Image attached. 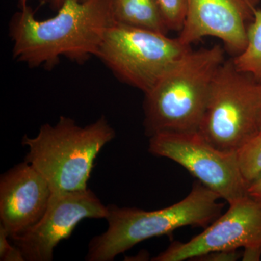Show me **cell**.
<instances>
[{
  "label": "cell",
  "instance_id": "obj_1",
  "mask_svg": "<svg viewBox=\"0 0 261 261\" xmlns=\"http://www.w3.org/2000/svg\"><path fill=\"white\" fill-rule=\"evenodd\" d=\"M115 23L111 0H65L53 18L39 20L28 6L10 20L14 59L51 70L65 57L84 64L96 56L105 33Z\"/></svg>",
  "mask_w": 261,
  "mask_h": 261
},
{
  "label": "cell",
  "instance_id": "obj_2",
  "mask_svg": "<svg viewBox=\"0 0 261 261\" xmlns=\"http://www.w3.org/2000/svg\"><path fill=\"white\" fill-rule=\"evenodd\" d=\"M220 45L192 50L171 68L145 94V132H198L215 75L224 62Z\"/></svg>",
  "mask_w": 261,
  "mask_h": 261
},
{
  "label": "cell",
  "instance_id": "obj_3",
  "mask_svg": "<svg viewBox=\"0 0 261 261\" xmlns=\"http://www.w3.org/2000/svg\"><path fill=\"white\" fill-rule=\"evenodd\" d=\"M219 199L216 192L199 182L184 200L161 210L107 205L108 229L89 242L86 260H113L148 239L171 234L184 226L206 227L221 216L224 205L218 202Z\"/></svg>",
  "mask_w": 261,
  "mask_h": 261
},
{
  "label": "cell",
  "instance_id": "obj_4",
  "mask_svg": "<svg viewBox=\"0 0 261 261\" xmlns=\"http://www.w3.org/2000/svg\"><path fill=\"white\" fill-rule=\"evenodd\" d=\"M116 132L105 116L82 127L61 116L56 125L44 124L36 137L24 136L29 147L25 161L47 180L53 192L87 189L94 161Z\"/></svg>",
  "mask_w": 261,
  "mask_h": 261
},
{
  "label": "cell",
  "instance_id": "obj_5",
  "mask_svg": "<svg viewBox=\"0 0 261 261\" xmlns=\"http://www.w3.org/2000/svg\"><path fill=\"white\" fill-rule=\"evenodd\" d=\"M261 130V82L224 61L215 75L198 133L214 148L237 153Z\"/></svg>",
  "mask_w": 261,
  "mask_h": 261
},
{
  "label": "cell",
  "instance_id": "obj_6",
  "mask_svg": "<svg viewBox=\"0 0 261 261\" xmlns=\"http://www.w3.org/2000/svg\"><path fill=\"white\" fill-rule=\"evenodd\" d=\"M192 50L178 38L115 23L105 33L96 57L118 80L146 94Z\"/></svg>",
  "mask_w": 261,
  "mask_h": 261
},
{
  "label": "cell",
  "instance_id": "obj_7",
  "mask_svg": "<svg viewBox=\"0 0 261 261\" xmlns=\"http://www.w3.org/2000/svg\"><path fill=\"white\" fill-rule=\"evenodd\" d=\"M148 150L181 165L228 204L247 195L237 153L214 148L198 132L157 134L149 137Z\"/></svg>",
  "mask_w": 261,
  "mask_h": 261
},
{
  "label": "cell",
  "instance_id": "obj_8",
  "mask_svg": "<svg viewBox=\"0 0 261 261\" xmlns=\"http://www.w3.org/2000/svg\"><path fill=\"white\" fill-rule=\"evenodd\" d=\"M108 207L92 190L53 192L42 219L25 232L10 238L25 260L51 261L54 250L69 238L82 220L106 219Z\"/></svg>",
  "mask_w": 261,
  "mask_h": 261
},
{
  "label": "cell",
  "instance_id": "obj_9",
  "mask_svg": "<svg viewBox=\"0 0 261 261\" xmlns=\"http://www.w3.org/2000/svg\"><path fill=\"white\" fill-rule=\"evenodd\" d=\"M187 243L175 242L154 261H183L218 250L261 249V205L248 195Z\"/></svg>",
  "mask_w": 261,
  "mask_h": 261
},
{
  "label": "cell",
  "instance_id": "obj_10",
  "mask_svg": "<svg viewBox=\"0 0 261 261\" xmlns=\"http://www.w3.org/2000/svg\"><path fill=\"white\" fill-rule=\"evenodd\" d=\"M258 0H188L186 19L178 39L186 45L204 37L222 41L236 56L247 45V22Z\"/></svg>",
  "mask_w": 261,
  "mask_h": 261
},
{
  "label": "cell",
  "instance_id": "obj_11",
  "mask_svg": "<svg viewBox=\"0 0 261 261\" xmlns=\"http://www.w3.org/2000/svg\"><path fill=\"white\" fill-rule=\"evenodd\" d=\"M53 194L44 176L27 161L10 168L0 178V221L10 238L37 224Z\"/></svg>",
  "mask_w": 261,
  "mask_h": 261
},
{
  "label": "cell",
  "instance_id": "obj_12",
  "mask_svg": "<svg viewBox=\"0 0 261 261\" xmlns=\"http://www.w3.org/2000/svg\"><path fill=\"white\" fill-rule=\"evenodd\" d=\"M115 23L168 34L157 0H111Z\"/></svg>",
  "mask_w": 261,
  "mask_h": 261
},
{
  "label": "cell",
  "instance_id": "obj_13",
  "mask_svg": "<svg viewBox=\"0 0 261 261\" xmlns=\"http://www.w3.org/2000/svg\"><path fill=\"white\" fill-rule=\"evenodd\" d=\"M247 45L233 58L237 69L252 75L261 82V10H254V16L248 25Z\"/></svg>",
  "mask_w": 261,
  "mask_h": 261
},
{
  "label": "cell",
  "instance_id": "obj_14",
  "mask_svg": "<svg viewBox=\"0 0 261 261\" xmlns=\"http://www.w3.org/2000/svg\"><path fill=\"white\" fill-rule=\"evenodd\" d=\"M242 176L250 185L261 175V130L237 152Z\"/></svg>",
  "mask_w": 261,
  "mask_h": 261
},
{
  "label": "cell",
  "instance_id": "obj_15",
  "mask_svg": "<svg viewBox=\"0 0 261 261\" xmlns=\"http://www.w3.org/2000/svg\"><path fill=\"white\" fill-rule=\"evenodd\" d=\"M168 31L181 32L187 13L188 0H157Z\"/></svg>",
  "mask_w": 261,
  "mask_h": 261
},
{
  "label": "cell",
  "instance_id": "obj_16",
  "mask_svg": "<svg viewBox=\"0 0 261 261\" xmlns=\"http://www.w3.org/2000/svg\"><path fill=\"white\" fill-rule=\"evenodd\" d=\"M9 233L0 225V260L24 261L23 254L18 247L10 243Z\"/></svg>",
  "mask_w": 261,
  "mask_h": 261
},
{
  "label": "cell",
  "instance_id": "obj_17",
  "mask_svg": "<svg viewBox=\"0 0 261 261\" xmlns=\"http://www.w3.org/2000/svg\"><path fill=\"white\" fill-rule=\"evenodd\" d=\"M242 257L238 250H218L196 257L194 260L199 261H236Z\"/></svg>",
  "mask_w": 261,
  "mask_h": 261
},
{
  "label": "cell",
  "instance_id": "obj_18",
  "mask_svg": "<svg viewBox=\"0 0 261 261\" xmlns=\"http://www.w3.org/2000/svg\"><path fill=\"white\" fill-rule=\"evenodd\" d=\"M247 195L261 205V175L247 187Z\"/></svg>",
  "mask_w": 261,
  "mask_h": 261
},
{
  "label": "cell",
  "instance_id": "obj_19",
  "mask_svg": "<svg viewBox=\"0 0 261 261\" xmlns=\"http://www.w3.org/2000/svg\"><path fill=\"white\" fill-rule=\"evenodd\" d=\"M65 1V0H51L50 3L51 7H53L54 9L58 10L62 6V5L64 3Z\"/></svg>",
  "mask_w": 261,
  "mask_h": 261
},
{
  "label": "cell",
  "instance_id": "obj_20",
  "mask_svg": "<svg viewBox=\"0 0 261 261\" xmlns=\"http://www.w3.org/2000/svg\"><path fill=\"white\" fill-rule=\"evenodd\" d=\"M28 1L29 0H19L18 4L20 9H23L25 7L28 6V5H27ZM39 1L43 3V4H44L46 3H50L51 0H39Z\"/></svg>",
  "mask_w": 261,
  "mask_h": 261
},
{
  "label": "cell",
  "instance_id": "obj_21",
  "mask_svg": "<svg viewBox=\"0 0 261 261\" xmlns=\"http://www.w3.org/2000/svg\"><path fill=\"white\" fill-rule=\"evenodd\" d=\"M80 2H84L86 1V0H80Z\"/></svg>",
  "mask_w": 261,
  "mask_h": 261
}]
</instances>
